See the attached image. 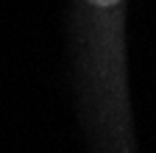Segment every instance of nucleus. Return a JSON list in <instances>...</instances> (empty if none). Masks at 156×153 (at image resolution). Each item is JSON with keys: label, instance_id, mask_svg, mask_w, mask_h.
Returning a JSON list of instances; mask_svg holds the SVG:
<instances>
[{"label": "nucleus", "instance_id": "f257e3e1", "mask_svg": "<svg viewBox=\"0 0 156 153\" xmlns=\"http://www.w3.org/2000/svg\"><path fill=\"white\" fill-rule=\"evenodd\" d=\"M87 3H92L98 9H114L117 3H123V0H87Z\"/></svg>", "mask_w": 156, "mask_h": 153}]
</instances>
